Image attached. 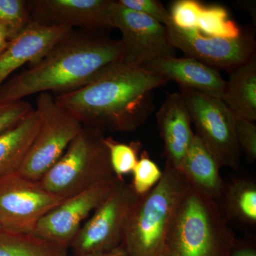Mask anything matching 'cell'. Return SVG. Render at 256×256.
<instances>
[{"label": "cell", "mask_w": 256, "mask_h": 256, "mask_svg": "<svg viewBox=\"0 0 256 256\" xmlns=\"http://www.w3.org/2000/svg\"><path fill=\"white\" fill-rule=\"evenodd\" d=\"M222 100L236 118L256 120V55L230 72Z\"/></svg>", "instance_id": "18"}, {"label": "cell", "mask_w": 256, "mask_h": 256, "mask_svg": "<svg viewBox=\"0 0 256 256\" xmlns=\"http://www.w3.org/2000/svg\"><path fill=\"white\" fill-rule=\"evenodd\" d=\"M119 4L136 12L149 16L165 26L172 24L169 10L156 0H118Z\"/></svg>", "instance_id": "27"}, {"label": "cell", "mask_w": 256, "mask_h": 256, "mask_svg": "<svg viewBox=\"0 0 256 256\" xmlns=\"http://www.w3.org/2000/svg\"><path fill=\"white\" fill-rule=\"evenodd\" d=\"M235 132L240 152L245 153L248 159H256V126L255 122L236 118Z\"/></svg>", "instance_id": "28"}, {"label": "cell", "mask_w": 256, "mask_h": 256, "mask_svg": "<svg viewBox=\"0 0 256 256\" xmlns=\"http://www.w3.org/2000/svg\"><path fill=\"white\" fill-rule=\"evenodd\" d=\"M203 4L197 0H178L170 10L172 24L182 30H196Z\"/></svg>", "instance_id": "26"}, {"label": "cell", "mask_w": 256, "mask_h": 256, "mask_svg": "<svg viewBox=\"0 0 256 256\" xmlns=\"http://www.w3.org/2000/svg\"><path fill=\"white\" fill-rule=\"evenodd\" d=\"M156 119L164 142L166 162L178 170L195 136L190 112L180 92L166 96Z\"/></svg>", "instance_id": "15"}, {"label": "cell", "mask_w": 256, "mask_h": 256, "mask_svg": "<svg viewBox=\"0 0 256 256\" xmlns=\"http://www.w3.org/2000/svg\"><path fill=\"white\" fill-rule=\"evenodd\" d=\"M40 124V112L33 109L14 127L0 134V178L18 172Z\"/></svg>", "instance_id": "19"}, {"label": "cell", "mask_w": 256, "mask_h": 256, "mask_svg": "<svg viewBox=\"0 0 256 256\" xmlns=\"http://www.w3.org/2000/svg\"><path fill=\"white\" fill-rule=\"evenodd\" d=\"M180 88L192 122L196 128L195 134L212 152L220 168L238 170L240 150L236 137L235 116L220 99L188 88Z\"/></svg>", "instance_id": "8"}, {"label": "cell", "mask_w": 256, "mask_h": 256, "mask_svg": "<svg viewBox=\"0 0 256 256\" xmlns=\"http://www.w3.org/2000/svg\"><path fill=\"white\" fill-rule=\"evenodd\" d=\"M196 30L207 36L220 38H236L242 34L240 26L229 18L228 11L220 5H203Z\"/></svg>", "instance_id": "22"}, {"label": "cell", "mask_w": 256, "mask_h": 256, "mask_svg": "<svg viewBox=\"0 0 256 256\" xmlns=\"http://www.w3.org/2000/svg\"><path fill=\"white\" fill-rule=\"evenodd\" d=\"M190 188L182 173L166 162L159 182L138 196L128 216L122 242L128 256H160L170 220Z\"/></svg>", "instance_id": "4"}, {"label": "cell", "mask_w": 256, "mask_h": 256, "mask_svg": "<svg viewBox=\"0 0 256 256\" xmlns=\"http://www.w3.org/2000/svg\"><path fill=\"white\" fill-rule=\"evenodd\" d=\"M168 38L175 50L212 68L233 72L256 56V41L252 34L236 38L207 36L198 30H182L172 24L166 26Z\"/></svg>", "instance_id": "11"}, {"label": "cell", "mask_w": 256, "mask_h": 256, "mask_svg": "<svg viewBox=\"0 0 256 256\" xmlns=\"http://www.w3.org/2000/svg\"><path fill=\"white\" fill-rule=\"evenodd\" d=\"M160 74L169 82L174 80L178 86L188 88L222 100L226 80L217 69L192 57L176 56L161 58L143 66Z\"/></svg>", "instance_id": "16"}, {"label": "cell", "mask_w": 256, "mask_h": 256, "mask_svg": "<svg viewBox=\"0 0 256 256\" xmlns=\"http://www.w3.org/2000/svg\"><path fill=\"white\" fill-rule=\"evenodd\" d=\"M33 108L28 101L0 102V134L14 127Z\"/></svg>", "instance_id": "29"}, {"label": "cell", "mask_w": 256, "mask_h": 256, "mask_svg": "<svg viewBox=\"0 0 256 256\" xmlns=\"http://www.w3.org/2000/svg\"><path fill=\"white\" fill-rule=\"evenodd\" d=\"M112 28L122 34L124 62L144 66L154 60L175 56L166 26L149 16L136 12L112 1L110 8Z\"/></svg>", "instance_id": "10"}, {"label": "cell", "mask_w": 256, "mask_h": 256, "mask_svg": "<svg viewBox=\"0 0 256 256\" xmlns=\"http://www.w3.org/2000/svg\"><path fill=\"white\" fill-rule=\"evenodd\" d=\"M118 180L104 182L65 198L40 220L34 234L68 248L82 224L108 196Z\"/></svg>", "instance_id": "12"}, {"label": "cell", "mask_w": 256, "mask_h": 256, "mask_svg": "<svg viewBox=\"0 0 256 256\" xmlns=\"http://www.w3.org/2000/svg\"><path fill=\"white\" fill-rule=\"evenodd\" d=\"M67 250L34 234L14 233L0 226V256H68Z\"/></svg>", "instance_id": "21"}, {"label": "cell", "mask_w": 256, "mask_h": 256, "mask_svg": "<svg viewBox=\"0 0 256 256\" xmlns=\"http://www.w3.org/2000/svg\"><path fill=\"white\" fill-rule=\"evenodd\" d=\"M114 0H34L30 1L31 22L46 25L106 32L112 28Z\"/></svg>", "instance_id": "13"}, {"label": "cell", "mask_w": 256, "mask_h": 256, "mask_svg": "<svg viewBox=\"0 0 256 256\" xmlns=\"http://www.w3.org/2000/svg\"><path fill=\"white\" fill-rule=\"evenodd\" d=\"M230 256H256V250L254 247L248 246L236 247L235 244Z\"/></svg>", "instance_id": "30"}, {"label": "cell", "mask_w": 256, "mask_h": 256, "mask_svg": "<svg viewBox=\"0 0 256 256\" xmlns=\"http://www.w3.org/2000/svg\"><path fill=\"white\" fill-rule=\"evenodd\" d=\"M120 40L104 32L73 30L41 60L8 79L0 88V102L23 100L50 92L68 94L88 84L104 69L124 60Z\"/></svg>", "instance_id": "2"}, {"label": "cell", "mask_w": 256, "mask_h": 256, "mask_svg": "<svg viewBox=\"0 0 256 256\" xmlns=\"http://www.w3.org/2000/svg\"><path fill=\"white\" fill-rule=\"evenodd\" d=\"M64 200L18 172L6 175L0 178V226L34 234L40 220Z\"/></svg>", "instance_id": "9"}, {"label": "cell", "mask_w": 256, "mask_h": 256, "mask_svg": "<svg viewBox=\"0 0 256 256\" xmlns=\"http://www.w3.org/2000/svg\"><path fill=\"white\" fill-rule=\"evenodd\" d=\"M104 132L84 126L60 159L40 180L50 193L66 198L116 178Z\"/></svg>", "instance_id": "5"}, {"label": "cell", "mask_w": 256, "mask_h": 256, "mask_svg": "<svg viewBox=\"0 0 256 256\" xmlns=\"http://www.w3.org/2000/svg\"><path fill=\"white\" fill-rule=\"evenodd\" d=\"M73 30L68 26H46L31 22L0 53V88L18 69L41 60Z\"/></svg>", "instance_id": "14"}, {"label": "cell", "mask_w": 256, "mask_h": 256, "mask_svg": "<svg viewBox=\"0 0 256 256\" xmlns=\"http://www.w3.org/2000/svg\"><path fill=\"white\" fill-rule=\"evenodd\" d=\"M169 82L143 66L122 62L104 69L84 86L54 96L82 126L130 132L146 124L154 110V90Z\"/></svg>", "instance_id": "1"}, {"label": "cell", "mask_w": 256, "mask_h": 256, "mask_svg": "<svg viewBox=\"0 0 256 256\" xmlns=\"http://www.w3.org/2000/svg\"><path fill=\"white\" fill-rule=\"evenodd\" d=\"M138 198L130 185L118 180L70 242L73 256L94 255L120 246L128 216Z\"/></svg>", "instance_id": "7"}, {"label": "cell", "mask_w": 256, "mask_h": 256, "mask_svg": "<svg viewBox=\"0 0 256 256\" xmlns=\"http://www.w3.org/2000/svg\"><path fill=\"white\" fill-rule=\"evenodd\" d=\"M9 42V38H8L6 32H5L4 28L0 26V53L4 50Z\"/></svg>", "instance_id": "32"}, {"label": "cell", "mask_w": 256, "mask_h": 256, "mask_svg": "<svg viewBox=\"0 0 256 256\" xmlns=\"http://www.w3.org/2000/svg\"><path fill=\"white\" fill-rule=\"evenodd\" d=\"M132 182L130 186L138 196L150 191L159 182L163 170L150 158L146 150L143 151L132 171Z\"/></svg>", "instance_id": "25"}, {"label": "cell", "mask_w": 256, "mask_h": 256, "mask_svg": "<svg viewBox=\"0 0 256 256\" xmlns=\"http://www.w3.org/2000/svg\"><path fill=\"white\" fill-rule=\"evenodd\" d=\"M36 110L41 116V124L18 172L40 182L63 156L84 126L58 105L50 92L38 94Z\"/></svg>", "instance_id": "6"}, {"label": "cell", "mask_w": 256, "mask_h": 256, "mask_svg": "<svg viewBox=\"0 0 256 256\" xmlns=\"http://www.w3.org/2000/svg\"><path fill=\"white\" fill-rule=\"evenodd\" d=\"M220 168L212 152L195 134L178 169L190 186L218 202L226 186Z\"/></svg>", "instance_id": "17"}, {"label": "cell", "mask_w": 256, "mask_h": 256, "mask_svg": "<svg viewBox=\"0 0 256 256\" xmlns=\"http://www.w3.org/2000/svg\"><path fill=\"white\" fill-rule=\"evenodd\" d=\"M236 242L218 202L190 186L170 220L160 256H230Z\"/></svg>", "instance_id": "3"}, {"label": "cell", "mask_w": 256, "mask_h": 256, "mask_svg": "<svg viewBox=\"0 0 256 256\" xmlns=\"http://www.w3.org/2000/svg\"><path fill=\"white\" fill-rule=\"evenodd\" d=\"M220 200L226 220L256 225V184L254 181L236 178L226 184Z\"/></svg>", "instance_id": "20"}, {"label": "cell", "mask_w": 256, "mask_h": 256, "mask_svg": "<svg viewBox=\"0 0 256 256\" xmlns=\"http://www.w3.org/2000/svg\"><path fill=\"white\" fill-rule=\"evenodd\" d=\"M31 22L30 1L0 0V26L9 41L18 36Z\"/></svg>", "instance_id": "24"}, {"label": "cell", "mask_w": 256, "mask_h": 256, "mask_svg": "<svg viewBox=\"0 0 256 256\" xmlns=\"http://www.w3.org/2000/svg\"><path fill=\"white\" fill-rule=\"evenodd\" d=\"M85 256H128L127 252L124 250V247L122 245L117 248L110 250V252H101V254H94V255H89Z\"/></svg>", "instance_id": "31"}, {"label": "cell", "mask_w": 256, "mask_h": 256, "mask_svg": "<svg viewBox=\"0 0 256 256\" xmlns=\"http://www.w3.org/2000/svg\"><path fill=\"white\" fill-rule=\"evenodd\" d=\"M104 141L108 150L114 176L118 180H124V175L132 173L137 164L142 144L139 141L129 144L119 142L111 137H105Z\"/></svg>", "instance_id": "23"}]
</instances>
